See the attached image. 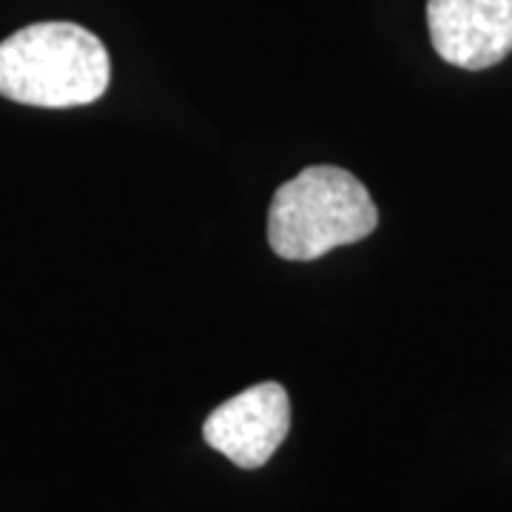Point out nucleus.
Masks as SVG:
<instances>
[{
	"label": "nucleus",
	"instance_id": "nucleus-2",
	"mask_svg": "<svg viewBox=\"0 0 512 512\" xmlns=\"http://www.w3.org/2000/svg\"><path fill=\"white\" fill-rule=\"evenodd\" d=\"M376 202L350 171L311 165L282 185L268 208V242L282 259L311 262L373 234Z\"/></svg>",
	"mask_w": 512,
	"mask_h": 512
},
{
	"label": "nucleus",
	"instance_id": "nucleus-3",
	"mask_svg": "<svg viewBox=\"0 0 512 512\" xmlns=\"http://www.w3.org/2000/svg\"><path fill=\"white\" fill-rule=\"evenodd\" d=\"M291 430V399L285 387L262 382L220 404L202 427L208 447L242 470L268 464Z\"/></svg>",
	"mask_w": 512,
	"mask_h": 512
},
{
	"label": "nucleus",
	"instance_id": "nucleus-1",
	"mask_svg": "<svg viewBox=\"0 0 512 512\" xmlns=\"http://www.w3.org/2000/svg\"><path fill=\"white\" fill-rule=\"evenodd\" d=\"M109 80L103 40L77 23H32L0 43V97L23 106H89L106 94Z\"/></svg>",
	"mask_w": 512,
	"mask_h": 512
},
{
	"label": "nucleus",
	"instance_id": "nucleus-4",
	"mask_svg": "<svg viewBox=\"0 0 512 512\" xmlns=\"http://www.w3.org/2000/svg\"><path fill=\"white\" fill-rule=\"evenodd\" d=\"M427 26L441 60L467 72L512 52V0H427Z\"/></svg>",
	"mask_w": 512,
	"mask_h": 512
}]
</instances>
